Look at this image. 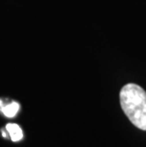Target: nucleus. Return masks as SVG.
<instances>
[{"label": "nucleus", "instance_id": "obj_3", "mask_svg": "<svg viewBox=\"0 0 146 147\" xmlns=\"http://www.w3.org/2000/svg\"><path fill=\"white\" fill-rule=\"evenodd\" d=\"M19 107H20L19 104H17V102H12L10 105H3V102L0 100V110H1L3 114L9 118L14 117L18 112V110H19Z\"/></svg>", "mask_w": 146, "mask_h": 147}, {"label": "nucleus", "instance_id": "obj_4", "mask_svg": "<svg viewBox=\"0 0 146 147\" xmlns=\"http://www.w3.org/2000/svg\"><path fill=\"white\" fill-rule=\"evenodd\" d=\"M2 136L4 137V138H6V137H7V134H6L4 131H2Z\"/></svg>", "mask_w": 146, "mask_h": 147}, {"label": "nucleus", "instance_id": "obj_1", "mask_svg": "<svg viewBox=\"0 0 146 147\" xmlns=\"http://www.w3.org/2000/svg\"><path fill=\"white\" fill-rule=\"evenodd\" d=\"M120 105L136 127L146 130V91L138 84H128L120 93Z\"/></svg>", "mask_w": 146, "mask_h": 147}, {"label": "nucleus", "instance_id": "obj_2", "mask_svg": "<svg viewBox=\"0 0 146 147\" xmlns=\"http://www.w3.org/2000/svg\"><path fill=\"white\" fill-rule=\"evenodd\" d=\"M6 130L11 137L12 142H19L23 139V132L19 125L15 123H8L6 125Z\"/></svg>", "mask_w": 146, "mask_h": 147}]
</instances>
